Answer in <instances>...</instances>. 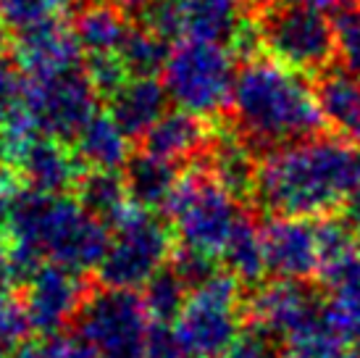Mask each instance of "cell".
<instances>
[{"label":"cell","instance_id":"cell-20","mask_svg":"<svg viewBox=\"0 0 360 358\" xmlns=\"http://www.w3.org/2000/svg\"><path fill=\"white\" fill-rule=\"evenodd\" d=\"M169 92L160 80H129L124 82L105 103L113 121L129 140L140 142L160 121L169 109Z\"/></svg>","mask_w":360,"mask_h":358},{"label":"cell","instance_id":"cell-34","mask_svg":"<svg viewBox=\"0 0 360 358\" xmlns=\"http://www.w3.org/2000/svg\"><path fill=\"white\" fill-rule=\"evenodd\" d=\"M21 190H24V182H21L19 171L13 166H0V240L8 235L11 214H13Z\"/></svg>","mask_w":360,"mask_h":358},{"label":"cell","instance_id":"cell-40","mask_svg":"<svg viewBox=\"0 0 360 358\" xmlns=\"http://www.w3.org/2000/svg\"><path fill=\"white\" fill-rule=\"evenodd\" d=\"M108 3H113L116 8H121L124 13H129V16H131V13L142 16V13L150 8L155 0H108Z\"/></svg>","mask_w":360,"mask_h":358},{"label":"cell","instance_id":"cell-30","mask_svg":"<svg viewBox=\"0 0 360 358\" xmlns=\"http://www.w3.org/2000/svg\"><path fill=\"white\" fill-rule=\"evenodd\" d=\"M171 268L181 277V282L192 290L202 288L208 279H213L221 268V259L219 256H210V253H202V250L187 248V245H179L174 248V256H171Z\"/></svg>","mask_w":360,"mask_h":358},{"label":"cell","instance_id":"cell-23","mask_svg":"<svg viewBox=\"0 0 360 358\" xmlns=\"http://www.w3.org/2000/svg\"><path fill=\"white\" fill-rule=\"evenodd\" d=\"M129 142L131 140L121 132V127L113 121L108 111H98L74 137L71 148L87 169L119 171L124 169V163L131 156Z\"/></svg>","mask_w":360,"mask_h":358},{"label":"cell","instance_id":"cell-1","mask_svg":"<svg viewBox=\"0 0 360 358\" xmlns=\"http://www.w3.org/2000/svg\"><path fill=\"white\" fill-rule=\"evenodd\" d=\"M360 185V150L321 135L266 153L252 206L271 219H323L342 209Z\"/></svg>","mask_w":360,"mask_h":358},{"label":"cell","instance_id":"cell-21","mask_svg":"<svg viewBox=\"0 0 360 358\" xmlns=\"http://www.w3.org/2000/svg\"><path fill=\"white\" fill-rule=\"evenodd\" d=\"M121 174L127 179L131 206L163 214L184 171H179V166L171 161L155 159L145 150H137L124 163Z\"/></svg>","mask_w":360,"mask_h":358},{"label":"cell","instance_id":"cell-7","mask_svg":"<svg viewBox=\"0 0 360 358\" xmlns=\"http://www.w3.org/2000/svg\"><path fill=\"white\" fill-rule=\"evenodd\" d=\"M245 292L248 288L229 271H219L202 288L192 290L184 311L174 321L187 358H221L234 345L248 327Z\"/></svg>","mask_w":360,"mask_h":358},{"label":"cell","instance_id":"cell-33","mask_svg":"<svg viewBox=\"0 0 360 358\" xmlns=\"http://www.w3.org/2000/svg\"><path fill=\"white\" fill-rule=\"evenodd\" d=\"M84 74L90 77L92 87L98 90L101 100H108L116 90L129 80L119 56H84Z\"/></svg>","mask_w":360,"mask_h":358},{"label":"cell","instance_id":"cell-31","mask_svg":"<svg viewBox=\"0 0 360 358\" xmlns=\"http://www.w3.org/2000/svg\"><path fill=\"white\" fill-rule=\"evenodd\" d=\"M337 32V61L340 66L360 77V6L337 13L334 19Z\"/></svg>","mask_w":360,"mask_h":358},{"label":"cell","instance_id":"cell-28","mask_svg":"<svg viewBox=\"0 0 360 358\" xmlns=\"http://www.w3.org/2000/svg\"><path fill=\"white\" fill-rule=\"evenodd\" d=\"M69 3L71 0H0V27L16 35L42 21L60 19Z\"/></svg>","mask_w":360,"mask_h":358},{"label":"cell","instance_id":"cell-2","mask_svg":"<svg viewBox=\"0 0 360 358\" xmlns=\"http://www.w3.org/2000/svg\"><path fill=\"white\" fill-rule=\"evenodd\" d=\"M224 116L260 159L271 150L326 132L313 80L269 56L240 63L229 111Z\"/></svg>","mask_w":360,"mask_h":358},{"label":"cell","instance_id":"cell-29","mask_svg":"<svg viewBox=\"0 0 360 358\" xmlns=\"http://www.w3.org/2000/svg\"><path fill=\"white\" fill-rule=\"evenodd\" d=\"M32 321L24 306L21 292H6L0 295V350L11 353L24 342H30Z\"/></svg>","mask_w":360,"mask_h":358},{"label":"cell","instance_id":"cell-27","mask_svg":"<svg viewBox=\"0 0 360 358\" xmlns=\"http://www.w3.org/2000/svg\"><path fill=\"white\" fill-rule=\"evenodd\" d=\"M140 295L153 324H171V321L179 319V314L184 311L192 292L169 264L140 290Z\"/></svg>","mask_w":360,"mask_h":358},{"label":"cell","instance_id":"cell-45","mask_svg":"<svg viewBox=\"0 0 360 358\" xmlns=\"http://www.w3.org/2000/svg\"><path fill=\"white\" fill-rule=\"evenodd\" d=\"M342 358H350V350H347V353H345V356H342Z\"/></svg>","mask_w":360,"mask_h":358},{"label":"cell","instance_id":"cell-16","mask_svg":"<svg viewBox=\"0 0 360 358\" xmlns=\"http://www.w3.org/2000/svg\"><path fill=\"white\" fill-rule=\"evenodd\" d=\"M213 137V121L190 111H166L160 121L140 140V150L171 163H202Z\"/></svg>","mask_w":360,"mask_h":358},{"label":"cell","instance_id":"cell-36","mask_svg":"<svg viewBox=\"0 0 360 358\" xmlns=\"http://www.w3.org/2000/svg\"><path fill=\"white\" fill-rule=\"evenodd\" d=\"M40 358H98L79 338L53 335V338L40 340Z\"/></svg>","mask_w":360,"mask_h":358},{"label":"cell","instance_id":"cell-37","mask_svg":"<svg viewBox=\"0 0 360 358\" xmlns=\"http://www.w3.org/2000/svg\"><path fill=\"white\" fill-rule=\"evenodd\" d=\"M337 216L347 224V229H350L352 235H355V240L360 242V185L345 198L342 209L337 211Z\"/></svg>","mask_w":360,"mask_h":358},{"label":"cell","instance_id":"cell-8","mask_svg":"<svg viewBox=\"0 0 360 358\" xmlns=\"http://www.w3.org/2000/svg\"><path fill=\"white\" fill-rule=\"evenodd\" d=\"M150 327L137 290L95 285L71 332L98 358H145Z\"/></svg>","mask_w":360,"mask_h":358},{"label":"cell","instance_id":"cell-24","mask_svg":"<svg viewBox=\"0 0 360 358\" xmlns=\"http://www.w3.org/2000/svg\"><path fill=\"white\" fill-rule=\"evenodd\" d=\"M74 198L79 200V206L92 219H98L108 229L116 227L121 216L131 209L127 179L121 171L87 169L74 190Z\"/></svg>","mask_w":360,"mask_h":358},{"label":"cell","instance_id":"cell-5","mask_svg":"<svg viewBox=\"0 0 360 358\" xmlns=\"http://www.w3.org/2000/svg\"><path fill=\"white\" fill-rule=\"evenodd\" d=\"M248 211L213 179L205 166H190L181 174L163 216L169 219L176 242L187 248L221 256L231 232Z\"/></svg>","mask_w":360,"mask_h":358},{"label":"cell","instance_id":"cell-39","mask_svg":"<svg viewBox=\"0 0 360 358\" xmlns=\"http://www.w3.org/2000/svg\"><path fill=\"white\" fill-rule=\"evenodd\" d=\"M300 3H308V6H313V8L319 11H334V13H342V11L352 8L358 0H300Z\"/></svg>","mask_w":360,"mask_h":358},{"label":"cell","instance_id":"cell-4","mask_svg":"<svg viewBox=\"0 0 360 358\" xmlns=\"http://www.w3.org/2000/svg\"><path fill=\"white\" fill-rule=\"evenodd\" d=\"M237 71V56L226 45L181 40L171 48L160 77L176 109L198 113L202 119H219L229 111Z\"/></svg>","mask_w":360,"mask_h":358},{"label":"cell","instance_id":"cell-38","mask_svg":"<svg viewBox=\"0 0 360 358\" xmlns=\"http://www.w3.org/2000/svg\"><path fill=\"white\" fill-rule=\"evenodd\" d=\"M13 268H11V259H8V245L0 242V295L11 292V285H13Z\"/></svg>","mask_w":360,"mask_h":358},{"label":"cell","instance_id":"cell-15","mask_svg":"<svg viewBox=\"0 0 360 358\" xmlns=\"http://www.w3.org/2000/svg\"><path fill=\"white\" fill-rule=\"evenodd\" d=\"M24 187L45 195H74L87 166L74 153L71 142L37 135L16 161Z\"/></svg>","mask_w":360,"mask_h":358},{"label":"cell","instance_id":"cell-13","mask_svg":"<svg viewBox=\"0 0 360 358\" xmlns=\"http://www.w3.org/2000/svg\"><path fill=\"white\" fill-rule=\"evenodd\" d=\"M266 274L274 279L313 282L321 274L319 229L310 219H271L263 227Z\"/></svg>","mask_w":360,"mask_h":358},{"label":"cell","instance_id":"cell-22","mask_svg":"<svg viewBox=\"0 0 360 358\" xmlns=\"http://www.w3.org/2000/svg\"><path fill=\"white\" fill-rule=\"evenodd\" d=\"M184 40L221 42L231 37L250 11V0H179Z\"/></svg>","mask_w":360,"mask_h":358},{"label":"cell","instance_id":"cell-35","mask_svg":"<svg viewBox=\"0 0 360 358\" xmlns=\"http://www.w3.org/2000/svg\"><path fill=\"white\" fill-rule=\"evenodd\" d=\"M145 358H187V353L169 324H153Z\"/></svg>","mask_w":360,"mask_h":358},{"label":"cell","instance_id":"cell-42","mask_svg":"<svg viewBox=\"0 0 360 358\" xmlns=\"http://www.w3.org/2000/svg\"><path fill=\"white\" fill-rule=\"evenodd\" d=\"M350 358H360V345H355V348L350 350Z\"/></svg>","mask_w":360,"mask_h":358},{"label":"cell","instance_id":"cell-25","mask_svg":"<svg viewBox=\"0 0 360 358\" xmlns=\"http://www.w3.org/2000/svg\"><path fill=\"white\" fill-rule=\"evenodd\" d=\"M221 268L237 277L248 290L258 288L266 274V253H263V229H258L255 219L245 214L231 232L229 242L221 250Z\"/></svg>","mask_w":360,"mask_h":358},{"label":"cell","instance_id":"cell-18","mask_svg":"<svg viewBox=\"0 0 360 358\" xmlns=\"http://www.w3.org/2000/svg\"><path fill=\"white\" fill-rule=\"evenodd\" d=\"M326 288V321L331 332L347 345H360V250L350 259L326 266L319 274Z\"/></svg>","mask_w":360,"mask_h":358},{"label":"cell","instance_id":"cell-19","mask_svg":"<svg viewBox=\"0 0 360 358\" xmlns=\"http://www.w3.org/2000/svg\"><path fill=\"white\" fill-rule=\"evenodd\" d=\"M69 27L84 56H119L134 24L129 13L108 0H82L74 8Z\"/></svg>","mask_w":360,"mask_h":358},{"label":"cell","instance_id":"cell-44","mask_svg":"<svg viewBox=\"0 0 360 358\" xmlns=\"http://www.w3.org/2000/svg\"><path fill=\"white\" fill-rule=\"evenodd\" d=\"M6 356H8V353H6V350H0V358H6Z\"/></svg>","mask_w":360,"mask_h":358},{"label":"cell","instance_id":"cell-3","mask_svg":"<svg viewBox=\"0 0 360 358\" xmlns=\"http://www.w3.org/2000/svg\"><path fill=\"white\" fill-rule=\"evenodd\" d=\"M263 56L310 80L337 63V32L323 11L300 0H271L250 6Z\"/></svg>","mask_w":360,"mask_h":358},{"label":"cell","instance_id":"cell-12","mask_svg":"<svg viewBox=\"0 0 360 358\" xmlns=\"http://www.w3.org/2000/svg\"><path fill=\"white\" fill-rule=\"evenodd\" d=\"M8 53L27 80H48L63 71L79 69L82 56L69 21H63V16L16 32L11 37Z\"/></svg>","mask_w":360,"mask_h":358},{"label":"cell","instance_id":"cell-14","mask_svg":"<svg viewBox=\"0 0 360 358\" xmlns=\"http://www.w3.org/2000/svg\"><path fill=\"white\" fill-rule=\"evenodd\" d=\"M200 166L213 174V179L242 206H250L258 182L260 156L240 137L226 116L213 119V137Z\"/></svg>","mask_w":360,"mask_h":358},{"label":"cell","instance_id":"cell-6","mask_svg":"<svg viewBox=\"0 0 360 358\" xmlns=\"http://www.w3.org/2000/svg\"><path fill=\"white\" fill-rule=\"evenodd\" d=\"M174 248L176 235L169 219L158 211L131 206L110 229V248L95 268V279L103 288L142 290L169 266Z\"/></svg>","mask_w":360,"mask_h":358},{"label":"cell","instance_id":"cell-17","mask_svg":"<svg viewBox=\"0 0 360 358\" xmlns=\"http://www.w3.org/2000/svg\"><path fill=\"white\" fill-rule=\"evenodd\" d=\"M316 100L326 130L334 137L360 145V77L340 66V61L313 80Z\"/></svg>","mask_w":360,"mask_h":358},{"label":"cell","instance_id":"cell-9","mask_svg":"<svg viewBox=\"0 0 360 358\" xmlns=\"http://www.w3.org/2000/svg\"><path fill=\"white\" fill-rule=\"evenodd\" d=\"M248 324L266 329L284 342L316 335L329 327L326 298L313 288V282L271 279L245 292Z\"/></svg>","mask_w":360,"mask_h":358},{"label":"cell","instance_id":"cell-43","mask_svg":"<svg viewBox=\"0 0 360 358\" xmlns=\"http://www.w3.org/2000/svg\"><path fill=\"white\" fill-rule=\"evenodd\" d=\"M258 3H271V0H250V6H258Z\"/></svg>","mask_w":360,"mask_h":358},{"label":"cell","instance_id":"cell-26","mask_svg":"<svg viewBox=\"0 0 360 358\" xmlns=\"http://www.w3.org/2000/svg\"><path fill=\"white\" fill-rule=\"evenodd\" d=\"M169 56L171 42L148 30L145 24H134L127 42L119 50L124 69L134 80H158V74H163L169 63Z\"/></svg>","mask_w":360,"mask_h":358},{"label":"cell","instance_id":"cell-41","mask_svg":"<svg viewBox=\"0 0 360 358\" xmlns=\"http://www.w3.org/2000/svg\"><path fill=\"white\" fill-rule=\"evenodd\" d=\"M6 358H40V342H24L19 348H13Z\"/></svg>","mask_w":360,"mask_h":358},{"label":"cell","instance_id":"cell-10","mask_svg":"<svg viewBox=\"0 0 360 358\" xmlns=\"http://www.w3.org/2000/svg\"><path fill=\"white\" fill-rule=\"evenodd\" d=\"M98 100L101 95L82 66L24 85V109L40 135L63 142H74L82 127L98 113Z\"/></svg>","mask_w":360,"mask_h":358},{"label":"cell","instance_id":"cell-11","mask_svg":"<svg viewBox=\"0 0 360 358\" xmlns=\"http://www.w3.org/2000/svg\"><path fill=\"white\" fill-rule=\"evenodd\" d=\"M95 285L98 279L87 271L60 264H42L19 290L30 314L32 332L53 338L71 329Z\"/></svg>","mask_w":360,"mask_h":358},{"label":"cell","instance_id":"cell-32","mask_svg":"<svg viewBox=\"0 0 360 358\" xmlns=\"http://www.w3.org/2000/svg\"><path fill=\"white\" fill-rule=\"evenodd\" d=\"M284 348H287L284 340L255 324H248L240 338L234 340V345L221 358H284Z\"/></svg>","mask_w":360,"mask_h":358}]
</instances>
